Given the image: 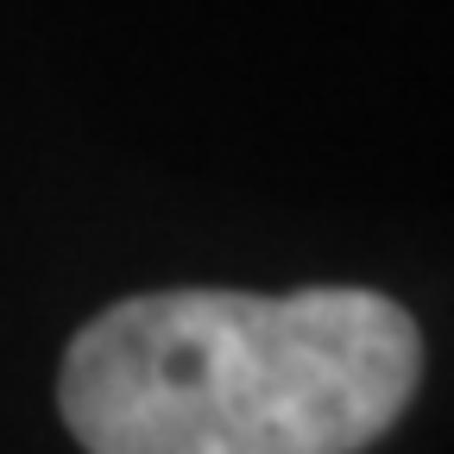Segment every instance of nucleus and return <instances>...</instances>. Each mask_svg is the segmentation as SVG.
Returning <instances> with one entry per match:
<instances>
[{
    "label": "nucleus",
    "mask_w": 454,
    "mask_h": 454,
    "mask_svg": "<svg viewBox=\"0 0 454 454\" xmlns=\"http://www.w3.org/2000/svg\"><path fill=\"white\" fill-rule=\"evenodd\" d=\"M417 379L423 334L379 291H145L76 328L57 404L89 454H360Z\"/></svg>",
    "instance_id": "nucleus-1"
}]
</instances>
